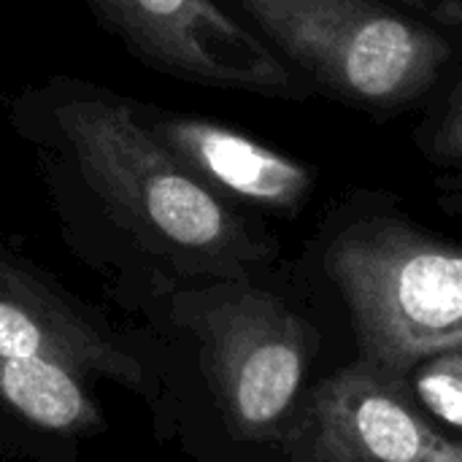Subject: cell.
<instances>
[{
  "mask_svg": "<svg viewBox=\"0 0 462 462\" xmlns=\"http://www.w3.org/2000/svg\"><path fill=\"white\" fill-rule=\"evenodd\" d=\"M60 135L84 181L141 244L195 268L241 279L265 244L135 114L100 95L57 108Z\"/></svg>",
  "mask_w": 462,
  "mask_h": 462,
  "instance_id": "obj_1",
  "label": "cell"
},
{
  "mask_svg": "<svg viewBox=\"0 0 462 462\" xmlns=\"http://www.w3.org/2000/svg\"><path fill=\"white\" fill-rule=\"evenodd\" d=\"M322 268L363 363L398 382L420 360L462 349V246L395 208L355 206L330 230Z\"/></svg>",
  "mask_w": 462,
  "mask_h": 462,
  "instance_id": "obj_2",
  "label": "cell"
},
{
  "mask_svg": "<svg viewBox=\"0 0 462 462\" xmlns=\"http://www.w3.org/2000/svg\"><path fill=\"white\" fill-rule=\"evenodd\" d=\"M265 38L314 84L365 111L428 95L455 60L441 30L382 0H238Z\"/></svg>",
  "mask_w": 462,
  "mask_h": 462,
  "instance_id": "obj_3",
  "label": "cell"
},
{
  "mask_svg": "<svg viewBox=\"0 0 462 462\" xmlns=\"http://www.w3.org/2000/svg\"><path fill=\"white\" fill-rule=\"evenodd\" d=\"M176 317L198 338L200 365L230 436L282 444L317 341L306 319L244 279L181 295Z\"/></svg>",
  "mask_w": 462,
  "mask_h": 462,
  "instance_id": "obj_4",
  "label": "cell"
},
{
  "mask_svg": "<svg viewBox=\"0 0 462 462\" xmlns=\"http://www.w3.org/2000/svg\"><path fill=\"white\" fill-rule=\"evenodd\" d=\"M95 14L143 60L184 79L300 95L303 81L214 0H89Z\"/></svg>",
  "mask_w": 462,
  "mask_h": 462,
  "instance_id": "obj_5",
  "label": "cell"
},
{
  "mask_svg": "<svg viewBox=\"0 0 462 462\" xmlns=\"http://www.w3.org/2000/svg\"><path fill=\"white\" fill-rule=\"evenodd\" d=\"M282 444L295 462H428L452 441L360 360L311 393Z\"/></svg>",
  "mask_w": 462,
  "mask_h": 462,
  "instance_id": "obj_6",
  "label": "cell"
},
{
  "mask_svg": "<svg viewBox=\"0 0 462 462\" xmlns=\"http://www.w3.org/2000/svg\"><path fill=\"white\" fill-rule=\"evenodd\" d=\"M0 357L43 360L138 390L143 368L111 333L35 273L0 260Z\"/></svg>",
  "mask_w": 462,
  "mask_h": 462,
  "instance_id": "obj_7",
  "label": "cell"
},
{
  "mask_svg": "<svg viewBox=\"0 0 462 462\" xmlns=\"http://www.w3.org/2000/svg\"><path fill=\"white\" fill-rule=\"evenodd\" d=\"M149 130L217 195L271 211H298L317 184L306 162L217 122L160 116Z\"/></svg>",
  "mask_w": 462,
  "mask_h": 462,
  "instance_id": "obj_8",
  "label": "cell"
},
{
  "mask_svg": "<svg viewBox=\"0 0 462 462\" xmlns=\"http://www.w3.org/2000/svg\"><path fill=\"white\" fill-rule=\"evenodd\" d=\"M0 401L24 422L62 436L103 425L87 379L43 360L0 357Z\"/></svg>",
  "mask_w": 462,
  "mask_h": 462,
  "instance_id": "obj_9",
  "label": "cell"
},
{
  "mask_svg": "<svg viewBox=\"0 0 462 462\" xmlns=\"http://www.w3.org/2000/svg\"><path fill=\"white\" fill-rule=\"evenodd\" d=\"M411 387L420 403L441 422L462 428V349H444L414 368Z\"/></svg>",
  "mask_w": 462,
  "mask_h": 462,
  "instance_id": "obj_10",
  "label": "cell"
},
{
  "mask_svg": "<svg viewBox=\"0 0 462 462\" xmlns=\"http://www.w3.org/2000/svg\"><path fill=\"white\" fill-rule=\"evenodd\" d=\"M420 146L428 160L462 168V84L447 97L444 108L422 127Z\"/></svg>",
  "mask_w": 462,
  "mask_h": 462,
  "instance_id": "obj_11",
  "label": "cell"
},
{
  "mask_svg": "<svg viewBox=\"0 0 462 462\" xmlns=\"http://www.w3.org/2000/svg\"><path fill=\"white\" fill-rule=\"evenodd\" d=\"M436 30L462 32V0H382Z\"/></svg>",
  "mask_w": 462,
  "mask_h": 462,
  "instance_id": "obj_12",
  "label": "cell"
},
{
  "mask_svg": "<svg viewBox=\"0 0 462 462\" xmlns=\"http://www.w3.org/2000/svg\"><path fill=\"white\" fill-rule=\"evenodd\" d=\"M428 462H462V441H452L441 455H436L433 460Z\"/></svg>",
  "mask_w": 462,
  "mask_h": 462,
  "instance_id": "obj_13",
  "label": "cell"
},
{
  "mask_svg": "<svg viewBox=\"0 0 462 462\" xmlns=\"http://www.w3.org/2000/svg\"><path fill=\"white\" fill-rule=\"evenodd\" d=\"M441 208L462 219V192H449V195H444V198H441Z\"/></svg>",
  "mask_w": 462,
  "mask_h": 462,
  "instance_id": "obj_14",
  "label": "cell"
}]
</instances>
